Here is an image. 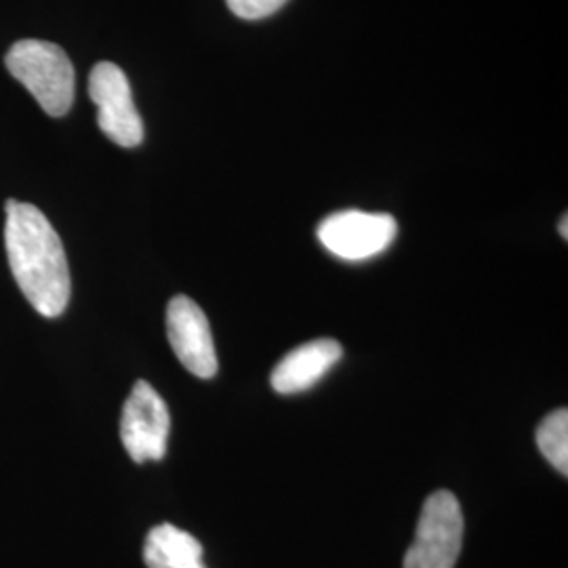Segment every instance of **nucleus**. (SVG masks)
Here are the masks:
<instances>
[{"mask_svg":"<svg viewBox=\"0 0 568 568\" xmlns=\"http://www.w3.org/2000/svg\"><path fill=\"white\" fill-rule=\"evenodd\" d=\"M398 234L396 220L387 213L358 209L328 215L318 225V241L344 262H366L382 255Z\"/></svg>","mask_w":568,"mask_h":568,"instance_id":"obj_4","label":"nucleus"},{"mask_svg":"<svg viewBox=\"0 0 568 568\" xmlns=\"http://www.w3.org/2000/svg\"><path fill=\"white\" fill-rule=\"evenodd\" d=\"M196 537L173 525H159L145 537L143 562L148 568H206Z\"/></svg>","mask_w":568,"mask_h":568,"instance_id":"obj_9","label":"nucleus"},{"mask_svg":"<svg viewBox=\"0 0 568 568\" xmlns=\"http://www.w3.org/2000/svg\"><path fill=\"white\" fill-rule=\"evenodd\" d=\"M344 356L335 339H314L288 352L272 371V386L278 394H300L316 386Z\"/></svg>","mask_w":568,"mask_h":568,"instance_id":"obj_8","label":"nucleus"},{"mask_svg":"<svg viewBox=\"0 0 568 568\" xmlns=\"http://www.w3.org/2000/svg\"><path fill=\"white\" fill-rule=\"evenodd\" d=\"M4 213V246L16 283L41 316L58 318L72 295L60 234L34 204L7 201Z\"/></svg>","mask_w":568,"mask_h":568,"instance_id":"obj_1","label":"nucleus"},{"mask_svg":"<svg viewBox=\"0 0 568 568\" xmlns=\"http://www.w3.org/2000/svg\"><path fill=\"white\" fill-rule=\"evenodd\" d=\"M166 335L175 356L192 375L211 379L217 373V352L209 318L194 300L178 295L166 305Z\"/></svg>","mask_w":568,"mask_h":568,"instance_id":"obj_7","label":"nucleus"},{"mask_svg":"<svg viewBox=\"0 0 568 568\" xmlns=\"http://www.w3.org/2000/svg\"><path fill=\"white\" fill-rule=\"evenodd\" d=\"M464 541V511L450 490L427 497L405 568H455Z\"/></svg>","mask_w":568,"mask_h":568,"instance_id":"obj_3","label":"nucleus"},{"mask_svg":"<svg viewBox=\"0 0 568 568\" xmlns=\"http://www.w3.org/2000/svg\"><path fill=\"white\" fill-rule=\"evenodd\" d=\"M288 0H227L230 11L241 20H265L278 13Z\"/></svg>","mask_w":568,"mask_h":568,"instance_id":"obj_11","label":"nucleus"},{"mask_svg":"<svg viewBox=\"0 0 568 568\" xmlns=\"http://www.w3.org/2000/svg\"><path fill=\"white\" fill-rule=\"evenodd\" d=\"M89 95L98 105V126L121 148L143 142V121L126 74L112 61H100L89 77Z\"/></svg>","mask_w":568,"mask_h":568,"instance_id":"obj_5","label":"nucleus"},{"mask_svg":"<svg viewBox=\"0 0 568 568\" xmlns=\"http://www.w3.org/2000/svg\"><path fill=\"white\" fill-rule=\"evenodd\" d=\"M537 447L562 476L568 474V410L558 408L537 427Z\"/></svg>","mask_w":568,"mask_h":568,"instance_id":"obj_10","label":"nucleus"},{"mask_svg":"<svg viewBox=\"0 0 568 568\" xmlns=\"http://www.w3.org/2000/svg\"><path fill=\"white\" fill-rule=\"evenodd\" d=\"M171 415L163 396L138 382L122 406L121 440L135 464L161 462L169 447Z\"/></svg>","mask_w":568,"mask_h":568,"instance_id":"obj_6","label":"nucleus"},{"mask_svg":"<svg viewBox=\"0 0 568 568\" xmlns=\"http://www.w3.org/2000/svg\"><path fill=\"white\" fill-rule=\"evenodd\" d=\"M567 215H565V217H562V225H560V230H562V239H565V241H567L568 239V234H567Z\"/></svg>","mask_w":568,"mask_h":568,"instance_id":"obj_12","label":"nucleus"},{"mask_svg":"<svg viewBox=\"0 0 568 568\" xmlns=\"http://www.w3.org/2000/svg\"><path fill=\"white\" fill-rule=\"evenodd\" d=\"M4 63L11 77L32 93L49 116L60 119L70 112L77 77L72 61L60 44L34 39L16 42Z\"/></svg>","mask_w":568,"mask_h":568,"instance_id":"obj_2","label":"nucleus"}]
</instances>
